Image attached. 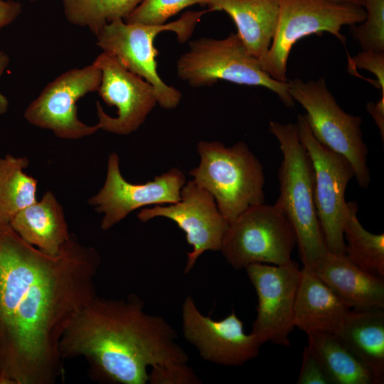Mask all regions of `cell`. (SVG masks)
Wrapping results in <instances>:
<instances>
[{"label": "cell", "instance_id": "6da1fadb", "mask_svg": "<svg viewBox=\"0 0 384 384\" xmlns=\"http://www.w3.org/2000/svg\"><path fill=\"white\" fill-rule=\"evenodd\" d=\"M98 252L74 235L55 255L0 223V384H53L70 321L97 296Z\"/></svg>", "mask_w": 384, "mask_h": 384}, {"label": "cell", "instance_id": "7a4b0ae2", "mask_svg": "<svg viewBox=\"0 0 384 384\" xmlns=\"http://www.w3.org/2000/svg\"><path fill=\"white\" fill-rule=\"evenodd\" d=\"M176 338L164 319L144 311L137 295L126 299L97 295L73 317L59 351L63 360L83 356L98 381L145 384L149 367L188 362Z\"/></svg>", "mask_w": 384, "mask_h": 384}, {"label": "cell", "instance_id": "3957f363", "mask_svg": "<svg viewBox=\"0 0 384 384\" xmlns=\"http://www.w3.org/2000/svg\"><path fill=\"white\" fill-rule=\"evenodd\" d=\"M270 131L278 140L283 156L276 203L295 231L303 267L313 270L329 252L316 210L314 166L299 141L296 124L271 121Z\"/></svg>", "mask_w": 384, "mask_h": 384}, {"label": "cell", "instance_id": "277c9868", "mask_svg": "<svg viewBox=\"0 0 384 384\" xmlns=\"http://www.w3.org/2000/svg\"><path fill=\"white\" fill-rule=\"evenodd\" d=\"M197 151L201 161L189 174L211 193L229 223L248 208L265 203L263 166L244 142L225 146L202 141Z\"/></svg>", "mask_w": 384, "mask_h": 384}, {"label": "cell", "instance_id": "5b68a950", "mask_svg": "<svg viewBox=\"0 0 384 384\" xmlns=\"http://www.w3.org/2000/svg\"><path fill=\"white\" fill-rule=\"evenodd\" d=\"M208 9L188 11L174 21L164 24L127 23L119 19L106 25L97 37V45L114 55L131 72L149 82L156 91L158 105L164 109L176 107L182 98L176 87L166 84L157 71L159 52L154 45L156 36L165 31L176 33L181 43L187 41Z\"/></svg>", "mask_w": 384, "mask_h": 384}, {"label": "cell", "instance_id": "8992f818", "mask_svg": "<svg viewBox=\"0 0 384 384\" xmlns=\"http://www.w3.org/2000/svg\"><path fill=\"white\" fill-rule=\"evenodd\" d=\"M176 70L179 78L193 87L210 86L219 80L262 86L274 92L286 106L294 105L288 82L276 80L266 73L238 33L223 39L203 37L191 41L188 50L178 59Z\"/></svg>", "mask_w": 384, "mask_h": 384}, {"label": "cell", "instance_id": "52a82bcc", "mask_svg": "<svg viewBox=\"0 0 384 384\" xmlns=\"http://www.w3.org/2000/svg\"><path fill=\"white\" fill-rule=\"evenodd\" d=\"M276 32L261 68L272 78L287 82V65L293 46L309 35L328 32L345 44L343 26L362 23L364 6L337 0H279Z\"/></svg>", "mask_w": 384, "mask_h": 384}, {"label": "cell", "instance_id": "ba28073f", "mask_svg": "<svg viewBox=\"0 0 384 384\" xmlns=\"http://www.w3.org/2000/svg\"><path fill=\"white\" fill-rule=\"evenodd\" d=\"M289 92L306 110L303 114L310 132L321 144L344 156L351 164L360 187L370 182L368 148L362 138V119L346 113L329 90L326 80L287 81Z\"/></svg>", "mask_w": 384, "mask_h": 384}, {"label": "cell", "instance_id": "9c48e42d", "mask_svg": "<svg viewBox=\"0 0 384 384\" xmlns=\"http://www.w3.org/2000/svg\"><path fill=\"white\" fill-rule=\"evenodd\" d=\"M295 231L280 206H252L229 223L220 251L232 267L251 264L282 265L292 261Z\"/></svg>", "mask_w": 384, "mask_h": 384}, {"label": "cell", "instance_id": "30bf717a", "mask_svg": "<svg viewBox=\"0 0 384 384\" xmlns=\"http://www.w3.org/2000/svg\"><path fill=\"white\" fill-rule=\"evenodd\" d=\"M298 137L311 159L314 171V202L328 250L345 254L343 228L347 216L345 192L355 176L350 162L314 137L303 115L296 123Z\"/></svg>", "mask_w": 384, "mask_h": 384}, {"label": "cell", "instance_id": "8fae6325", "mask_svg": "<svg viewBox=\"0 0 384 384\" xmlns=\"http://www.w3.org/2000/svg\"><path fill=\"white\" fill-rule=\"evenodd\" d=\"M102 73L92 64L69 70L49 82L26 107L24 118L31 124L49 129L58 137L79 139L99 130L78 116L77 102L85 95L98 90Z\"/></svg>", "mask_w": 384, "mask_h": 384}, {"label": "cell", "instance_id": "7c38bea8", "mask_svg": "<svg viewBox=\"0 0 384 384\" xmlns=\"http://www.w3.org/2000/svg\"><path fill=\"white\" fill-rule=\"evenodd\" d=\"M257 295L252 333L265 342L289 346L295 328L294 308L301 269L292 261L282 265L251 264L245 268Z\"/></svg>", "mask_w": 384, "mask_h": 384}, {"label": "cell", "instance_id": "4fadbf2b", "mask_svg": "<svg viewBox=\"0 0 384 384\" xmlns=\"http://www.w3.org/2000/svg\"><path fill=\"white\" fill-rule=\"evenodd\" d=\"M101 70L97 92L110 106L117 107V116L106 114L97 102L99 129L127 135L137 130L158 104L154 87L126 68L113 55L100 53L93 61Z\"/></svg>", "mask_w": 384, "mask_h": 384}, {"label": "cell", "instance_id": "5bb4252c", "mask_svg": "<svg viewBox=\"0 0 384 384\" xmlns=\"http://www.w3.org/2000/svg\"><path fill=\"white\" fill-rule=\"evenodd\" d=\"M186 182L183 173L173 168L146 183H129L121 174L118 155L112 152L108 157L104 185L88 203L103 213L100 226L107 230L141 207L178 202Z\"/></svg>", "mask_w": 384, "mask_h": 384}, {"label": "cell", "instance_id": "9a60e30c", "mask_svg": "<svg viewBox=\"0 0 384 384\" xmlns=\"http://www.w3.org/2000/svg\"><path fill=\"white\" fill-rule=\"evenodd\" d=\"M156 217L173 220L186 234L193 250L188 252L184 273L190 272L206 251H219L229 223L220 213L215 198L193 180L186 182L181 199L169 206L156 205L140 210L137 218L147 222Z\"/></svg>", "mask_w": 384, "mask_h": 384}, {"label": "cell", "instance_id": "2e32d148", "mask_svg": "<svg viewBox=\"0 0 384 384\" xmlns=\"http://www.w3.org/2000/svg\"><path fill=\"white\" fill-rule=\"evenodd\" d=\"M183 333L203 359L223 366H242L255 358L262 343L252 332L245 334L243 323L234 311L215 321L203 316L191 296L182 306Z\"/></svg>", "mask_w": 384, "mask_h": 384}, {"label": "cell", "instance_id": "e0dca14e", "mask_svg": "<svg viewBox=\"0 0 384 384\" xmlns=\"http://www.w3.org/2000/svg\"><path fill=\"white\" fill-rule=\"evenodd\" d=\"M350 309H384V282L356 266L345 254L329 251L313 269Z\"/></svg>", "mask_w": 384, "mask_h": 384}, {"label": "cell", "instance_id": "ac0fdd59", "mask_svg": "<svg viewBox=\"0 0 384 384\" xmlns=\"http://www.w3.org/2000/svg\"><path fill=\"white\" fill-rule=\"evenodd\" d=\"M349 309L313 270L301 269L294 308L295 327L306 335L335 334Z\"/></svg>", "mask_w": 384, "mask_h": 384}, {"label": "cell", "instance_id": "d6986e66", "mask_svg": "<svg viewBox=\"0 0 384 384\" xmlns=\"http://www.w3.org/2000/svg\"><path fill=\"white\" fill-rule=\"evenodd\" d=\"M209 12L221 11L235 22L248 52L261 60L268 52L279 17V0H210Z\"/></svg>", "mask_w": 384, "mask_h": 384}, {"label": "cell", "instance_id": "ffe728a7", "mask_svg": "<svg viewBox=\"0 0 384 384\" xmlns=\"http://www.w3.org/2000/svg\"><path fill=\"white\" fill-rule=\"evenodd\" d=\"M9 225L24 241L49 255L58 253L72 236L63 208L50 191L18 213Z\"/></svg>", "mask_w": 384, "mask_h": 384}, {"label": "cell", "instance_id": "44dd1931", "mask_svg": "<svg viewBox=\"0 0 384 384\" xmlns=\"http://www.w3.org/2000/svg\"><path fill=\"white\" fill-rule=\"evenodd\" d=\"M334 334L368 369L376 384L383 383V309H350Z\"/></svg>", "mask_w": 384, "mask_h": 384}, {"label": "cell", "instance_id": "7402d4cb", "mask_svg": "<svg viewBox=\"0 0 384 384\" xmlns=\"http://www.w3.org/2000/svg\"><path fill=\"white\" fill-rule=\"evenodd\" d=\"M332 384H376L368 369L332 333L307 335Z\"/></svg>", "mask_w": 384, "mask_h": 384}, {"label": "cell", "instance_id": "603a6c76", "mask_svg": "<svg viewBox=\"0 0 384 384\" xmlns=\"http://www.w3.org/2000/svg\"><path fill=\"white\" fill-rule=\"evenodd\" d=\"M28 164L26 156H0V223L9 224L37 201L38 181L23 171Z\"/></svg>", "mask_w": 384, "mask_h": 384}, {"label": "cell", "instance_id": "cb8c5ba5", "mask_svg": "<svg viewBox=\"0 0 384 384\" xmlns=\"http://www.w3.org/2000/svg\"><path fill=\"white\" fill-rule=\"evenodd\" d=\"M347 210L343 228L346 256L362 270L384 279V234H374L363 227L356 202H347Z\"/></svg>", "mask_w": 384, "mask_h": 384}, {"label": "cell", "instance_id": "d4e9b609", "mask_svg": "<svg viewBox=\"0 0 384 384\" xmlns=\"http://www.w3.org/2000/svg\"><path fill=\"white\" fill-rule=\"evenodd\" d=\"M143 0H63L67 20L96 36L114 21L125 20Z\"/></svg>", "mask_w": 384, "mask_h": 384}, {"label": "cell", "instance_id": "484cf974", "mask_svg": "<svg viewBox=\"0 0 384 384\" xmlns=\"http://www.w3.org/2000/svg\"><path fill=\"white\" fill-rule=\"evenodd\" d=\"M364 8L365 20L350 31L362 50L384 52V0H364Z\"/></svg>", "mask_w": 384, "mask_h": 384}, {"label": "cell", "instance_id": "4316f807", "mask_svg": "<svg viewBox=\"0 0 384 384\" xmlns=\"http://www.w3.org/2000/svg\"><path fill=\"white\" fill-rule=\"evenodd\" d=\"M210 0H143L124 20L127 23L164 24L183 9L195 5L206 6Z\"/></svg>", "mask_w": 384, "mask_h": 384}, {"label": "cell", "instance_id": "83f0119b", "mask_svg": "<svg viewBox=\"0 0 384 384\" xmlns=\"http://www.w3.org/2000/svg\"><path fill=\"white\" fill-rule=\"evenodd\" d=\"M151 384H198L201 380L186 363H174L151 368L149 373Z\"/></svg>", "mask_w": 384, "mask_h": 384}, {"label": "cell", "instance_id": "f1b7e54d", "mask_svg": "<svg viewBox=\"0 0 384 384\" xmlns=\"http://www.w3.org/2000/svg\"><path fill=\"white\" fill-rule=\"evenodd\" d=\"M297 384H332L319 357L308 343L302 352V363Z\"/></svg>", "mask_w": 384, "mask_h": 384}, {"label": "cell", "instance_id": "f546056e", "mask_svg": "<svg viewBox=\"0 0 384 384\" xmlns=\"http://www.w3.org/2000/svg\"><path fill=\"white\" fill-rule=\"evenodd\" d=\"M357 68L372 73L377 78V86L384 95V52L362 50L353 58Z\"/></svg>", "mask_w": 384, "mask_h": 384}, {"label": "cell", "instance_id": "4dcf8cb0", "mask_svg": "<svg viewBox=\"0 0 384 384\" xmlns=\"http://www.w3.org/2000/svg\"><path fill=\"white\" fill-rule=\"evenodd\" d=\"M21 11V6L18 2L0 0V31L12 23Z\"/></svg>", "mask_w": 384, "mask_h": 384}, {"label": "cell", "instance_id": "1f68e13d", "mask_svg": "<svg viewBox=\"0 0 384 384\" xmlns=\"http://www.w3.org/2000/svg\"><path fill=\"white\" fill-rule=\"evenodd\" d=\"M368 112L373 118L375 123L379 129L382 137V141L384 140V95L377 102H368L366 105Z\"/></svg>", "mask_w": 384, "mask_h": 384}, {"label": "cell", "instance_id": "d6a6232c", "mask_svg": "<svg viewBox=\"0 0 384 384\" xmlns=\"http://www.w3.org/2000/svg\"><path fill=\"white\" fill-rule=\"evenodd\" d=\"M9 63V58L6 53L0 50V78ZM9 108V101L7 98L0 91V114L6 113Z\"/></svg>", "mask_w": 384, "mask_h": 384}, {"label": "cell", "instance_id": "836d02e7", "mask_svg": "<svg viewBox=\"0 0 384 384\" xmlns=\"http://www.w3.org/2000/svg\"><path fill=\"white\" fill-rule=\"evenodd\" d=\"M337 1L353 3V4H358V5L364 6V0H337Z\"/></svg>", "mask_w": 384, "mask_h": 384}, {"label": "cell", "instance_id": "e575fe53", "mask_svg": "<svg viewBox=\"0 0 384 384\" xmlns=\"http://www.w3.org/2000/svg\"><path fill=\"white\" fill-rule=\"evenodd\" d=\"M29 1H36V0H29Z\"/></svg>", "mask_w": 384, "mask_h": 384}]
</instances>
